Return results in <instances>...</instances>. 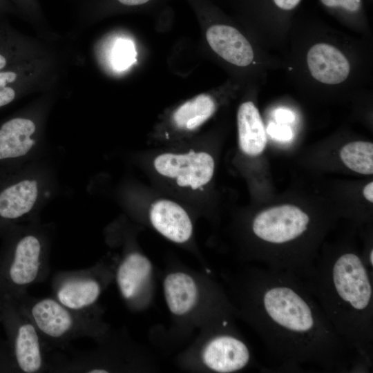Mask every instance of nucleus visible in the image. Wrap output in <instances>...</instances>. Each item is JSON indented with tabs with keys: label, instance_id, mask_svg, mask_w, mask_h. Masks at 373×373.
I'll use <instances>...</instances> for the list:
<instances>
[{
	"label": "nucleus",
	"instance_id": "obj_1",
	"mask_svg": "<svg viewBox=\"0 0 373 373\" xmlns=\"http://www.w3.org/2000/svg\"><path fill=\"white\" fill-rule=\"evenodd\" d=\"M230 285L238 307L234 311L256 331L280 367L356 370L353 351L297 276L250 266L233 276Z\"/></svg>",
	"mask_w": 373,
	"mask_h": 373
},
{
	"label": "nucleus",
	"instance_id": "obj_8",
	"mask_svg": "<svg viewBox=\"0 0 373 373\" xmlns=\"http://www.w3.org/2000/svg\"><path fill=\"white\" fill-rule=\"evenodd\" d=\"M211 332L199 351L204 368L218 373H233L251 363V350L232 325L231 319L211 323Z\"/></svg>",
	"mask_w": 373,
	"mask_h": 373
},
{
	"label": "nucleus",
	"instance_id": "obj_18",
	"mask_svg": "<svg viewBox=\"0 0 373 373\" xmlns=\"http://www.w3.org/2000/svg\"><path fill=\"white\" fill-rule=\"evenodd\" d=\"M341 158L351 170L363 175L373 173V144L356 141L345 144L341 150Z\"/></svg>",
	"mask_w": 373,
	"mask_h": 373
},
{
	"label": "nucleus",
	"instance_id": "obj_24",
	"mask_svg": "<svg viewBox=\"0 0 373 373\" xmlns=\"http://www.w3.org/2000/svg\"><path fill=\"white\" fill-rule=\"evenodd\" d=\"M274 3L280 8L289 10L294 8L300 0H274Z\"/></svg>",
	"mask_w": 373,
	"mask_h": 373
},
{
	"label": "nucleus",
	"instance_id": "obj_6",
	"mask_svg": "<svg viewBox=\"0 0 373 373\" xmlns=\"http://www.w3.org/2000/svg\"><path fill=\"white\" fill-rule=\"evenodd\" d=\"M50 273L48 248L43 236L32 230L8 238L0 253V297L19 295L44 282Z\"/></svg>",
	"mask_w": 373,
	"mask_h": 373
},
{
	"label": "nucleus",
	"instance_id": "obj_20",
	"mask_svg": "<svg viewBox=\"0 0 373 373\" xmlns=\"http://www.w3.org/2000/svg\"><path fill=\"white\" fill-rule=\"evenodd\" d=\"M19 74L8 66L0 70V108L11 103L16 97L15 84Z\"/></svg>",
	"mask_w": 373,
	"mask_h": 373
},
{
	"label": "nucleus",
	"instance_id": "obj_27",
	"mask_svg": "<svg viewBox=\"0 0 373 373\" xmlns=\"http://www.w3.org/2000/svg\"><path fill=\"white\" fill-rule=\"evenodd\" d=\"M10 5L7 0H0V11L10 10Z\"/></svg>",
	"mask_w": 373,
	"mask_h": 373
},
{
	"label": "nucleus",
	"instance_id": "obj_23",
	"mask_svg": "<svg viewBox=\"0 0 373 373\" xmlns=\"http://www.w3.org/2000/svg\"><path fill=\"white\" fill-rule=\"evenodd\" d=\"M275 117L278 123L286 124L294 120V114L289 109L278 108L275 112Z\"/></svg>",
	"mask_w": 373,
	"mask_h": 373
},
{
	"label": "nucleus",
	"instance_id": "obj_13",
	"mask_svg": "<svg viewBox=\"0 0 373 373\" xmlns=\"http://www.w3.org/2000/svg\"><path fill=\"white\" fill-rule=\"evenodd\" d=\"M206 39L211 48L230 64L245 67L253 61L254 51L250 43L233 26L211 25L207 28Z\"/></svg>",
	"mask_w": 373,
	"mask_h": 373
},
{
	"label": "nucleus",
	"instance_id": "obj_3",
	"mask_svg": "<svg viewBox=\"0 0 373 373\" xmlns=\"http://www.w3.org/2000/svg\"><path fill=\"white\" fill-rule=\"evenodd\" d=\"M37 327L47 348H65L73 340L91 338L97 341L109 327L97 305L84 310L68 308L52 296L36 298L28 292L15 296Z\"/></svg>",
	"mask_w": 373,
	"mask_h": 373
},
{
	"label": "nucleus",
	"instance_id": "obj_22",
	"mask_svg": "<svg viewBox=\"0 0 373 373\" xmlns=\"http://www.w3.org/2000/svg\"><path fill=\"white\" fill-rule=\"evenodd\" d=\"M328 7H342L351 12L357 11L361 6V0H321Z\"/></svg>",
	"mask_w": 373,
	"mask_h": 373
},
{
	"label": "nucleus",
	"instance_id": "obj_16",
	"mask_svg": "<svg viewBox=\"0 0 373 373\" xmlns=\"http://www.w3.org/2000/svg\"><path fill=\"white\" fill-rule=\"evenodd\" d=\"M237 125L241 152L249 157L261 154L267 144V136L258 109L252 102H245L240 105Z\"/></svg>",
	"mask_w": 373,
	"mask_h": 373
},
{
	"label": "nucleus",
	"instance_id": "obj_25",
	"mask_svg": "<svg viewBox=\"0 0 373 373\" xmlns=\"http://www.w3.org/2000/svg\"><path fill=\"white\" fill-rule=\"evenodd\" d=\"M1 40V39H0V41ZM3 47L4 46L3 44L0 45V70L7 67L10 63V55L9 53H7L9 52V51H6Z\"/></svg>",
	"mask_w": 373,
	"mask_h": 373
},
{
	"label": "nucleus",
	"instance_id": "obj_9",
	"mask_svg": "<svg viewBox=\"0 0 373 373\" xmlns=\"http://www.w3.org/2000/svg\"><path fill=\"white\" fill-rule=\"evenodd\" d=\"M218 104L209 94L202 93L175 108L155 131L153 142L170 145L186 141L216 113Z\"/></svg>",
	"mask_w": 373,
	"mask_h": 373
},
{
	"label": "nucleus",
	"instance_id": "obj_26",
	"mask_svg": "<svg viewBox=\"0 0 373 373\" xmlns=\"http://www.w3.org/2000/svg\"><path fill=\"white\" fill-rule=\"evenodd\" d=\"M363 195L369 201L373 202V182L368 183L363 189Z\"/></svg>",
	"mask_w": 373,
	"mask_h": 373
},
{
	"label": "nucleus",
	"instance_id": "obj_10",
	"mask_svg": "<svg viewBox=\"0 0 373 373\" xmlns=\"http://www.w3.org/2000/svg\"><path fill=\"white\" fill-rule=\"evenodd\" d=\"M153 275L151 260L139 249L129 247L117 259L114 280L130 309L137 311L146 305Z\"/></svg>",
	"mask_w": 373,
	"mask_h": 373
},
{
	"label": "nucleus",
	"instance_id": "obj_17",
	"mask_svg": "<svg viewBox=\"0 0 373 373\" xmlns=\"http://www.w3.org/2000/svg\"><path fill=\"white\" fill-rule=\"evenodd\" d=\"M35 124L30 119L13 117L0 126V160L26 155L35 144Z\"/></svg>",
	"mask_w": 373,
	"mask_h": 373
},
{
	"label": "nucleus",
	"instance_id": "obj_5",
	"mask_svg": "<svg viewBox=\"0 0 373 373\" xmlns=\"http://www.w3.org/2000/svg\"><path fill=\"white\" fill-rule=\"evenodd\" d=\"M0 323L6 336L0 343V372L48 371L50 351L15 296L0 297Z\"/></svg>",
	"mask_w": 373,
	"mask_h": 373
},
{
	"label": "nucleus",
	"instance_id": "obj_4",
	"mask_svg": "<svg viewBox=\"0 0 373 373\" xmlns=\"http://www.w3.org/2000/svg\"><path fill=\"white\" fill-rule=\"evenodd\" d=\"M167 146L150 155V173L177 195L189 200L202 198L214 175L213 155L201 144Z\"/></svg>",
	"mask_w": 373,
	"mask_h": 373
},
{
	"label": "nucleus",
	"instance_id": "obj_7",
	"mask_svg": "<svg viewBox=\"0 0 373 373\" xmlns=\"http://www.w3.org/2000/svg\"><path fill=\"white\" fill-rule=\"evenodd\" d=\"M116 262L117 258H109L86 269L57 272L51 280L52 296L75 310L97 305L102 292L114 280Z\"/></svg>",
	"mask_w": 373,
	"mask_h": 373
},
{
	"label": "nucleus",
	"instance_id": "obj_2",
	"mask_svg": "<svg viewBox=\"0 0 373 373\" xmlns=\"http://www.w3.org/2000/svg\"><path fill=\"white\" fill-rule=\"evenodd\" d=\"M301 280L363 370L372 365V272L352 250L318 256Z\"/></svg>",
	"mask_w": 373,
	"mask_h": 373
},
{
	"label": "nucleus",
	"instance_id": "obj_21",
	"mask_svg": "<svg viewBox=\"0 0 373 373\" xmlns=\"http://www.w3.org/2000/svg\"><path fill=\"white\" fill-rule=\"evenodd\" d=\"M268 134L278 141L287 142L293 137L291 128L285 124L270 123L267 128Z\"/></svg>",
	"mask_w": 373,
	"mask_h": 373
},
{
	"label": "nucleus",
	"instance_id": "obj_15",
	"mask_svg": "<svg viewBox=\"0 0 373 373\" xmlns=\"http://www.w3.org/2000/svg\"><path fill=\"white\" fill-rule=\"evenodd\" d=\"M38 195V184L35 180H22L3 188L0 191V228L28 214Z\"/></svg>",
	"mask_w": 373,
	"mask_h": 373
},
{
	"label": "nucleus",
	"instance_id": "obj_11",
	"mask_svg": "<svg viewBox=\"0 0 373 373\" xmlns=\"http://www.w3.org/2000/svg\"><path fill=\"white\" fill-rule=\"evenodd\" d=\"M146 219L155 231L173 243L186 245L192 240L191 216L183 204L173 198L152 200L146 209Z\"/></svg>",
	"mask_w": 373,
	"mask_h": 373
},
{
	"label": "nucleus",
	"instance_id": "obj_28",
	"mask_svg": "<svg viewBox=\"0 0 373 373\" xmlns=\"http://www.w3.org/2000/svg\"><path fill=\"white\" fill-rule=\"evenodd\" d=\"M16 1H18L20 3V1H21L22 0H16Z\"/></svg>",
	"mask_w": 373,
	"mask_h": 373
},
{
	"label": "nucleus",
	"instance_id": "obj_14",
	"mask_svg": "<svg viewBox=\"0 0 373 373\" xmlns=\"http://www.w3.org/2000/svg\"><path fill=\"white\" fill-rule=\"evenodd\" d=\"M307 63L312 77L323 84H340L350 74L347 59L337 48L328 44L314 45L307 52Z\"/></svg>",
	"mask_w": 373,
	"mask_h": 373
},
{
	"label": "nucleus",
	"instance_id": "obj_19",
	"mask_svg": "<svg viewBox=\"0 0 373 373\" xmlns=\"http://www.w3.org/2000/svg\"><path fill=\"white\" fill-rule=\"evenodd\" d=\"M135 50L133 43L124 39L116 41L112 49L111 60L113 65L117 70H124L134 61Z\"/></svg>",
	"mask_w": 373,
	"mask_h": 373
},
{
	"label": "nucleus",
	"instance_id": "obj_12",
	"mask_svg": "<svg viewBox=\"0 0 373 373\" xmlns=\"http://www.w3.org/2000/svg\"><path fill=\"white\" fill-rule=\"evenodd\" d=\"M163 292L167 307L175 317L184 318L194 314L203 300V289L198 279L186 271L166 274Z\"/></svg>",
	"mask_w": 373,
	"mask_h": 373
}]
</instances>
